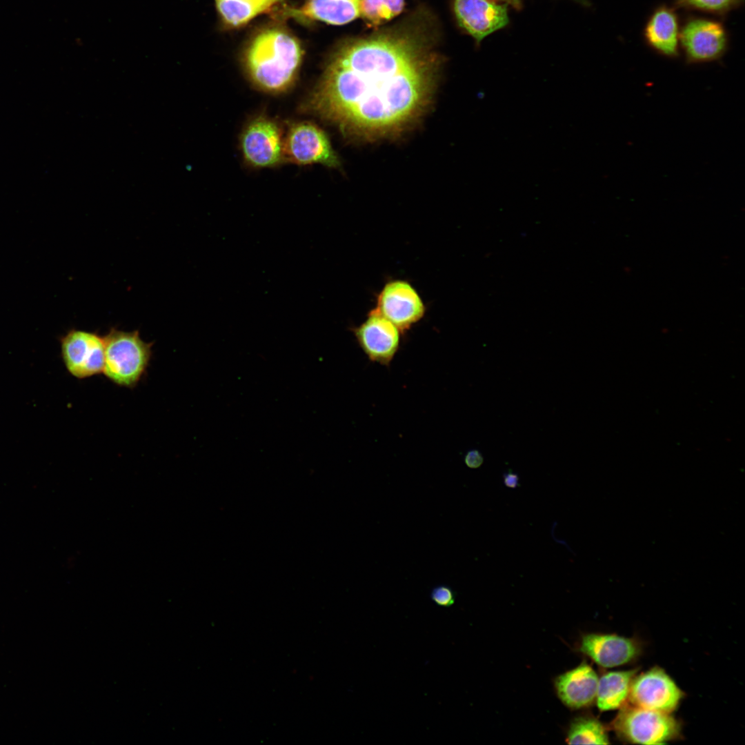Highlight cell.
Returning <instances> with one entry per match:
<instances>
[{
  "label": "cell",
  "mask_w": 745,
  "mask_h": 745,
  "mask_svg": "<svg viewBox=\"0 0 745 745\" xmlns=\"http://www.w3.org/2000/svg\"><path fill=\"white\" fill-rule=\"evenodd\" d=\"M684 696L674 681L660 668L655 667L633 677L628 695L633 706L670 713Z\"/></svg>",
  "instance_id": "9"
},
{
  "label": "cell",
  "mask_w": 745,
  "mask_h": 745,
  "mask_svg": "<svg viewBox=\"0 0 745 745\" xmlns=\"http://www.w3.org/2000/svg\"><path fill=\"white\" fill-rule=\"evenodd\" d=\"M677 8L724 16L739 8L744 0H674Z\"/></svg>",
  "instance_id": "21"
},
{
  "label": "cell",
  "mask_w": 745,
  "mask_h": 745,
  "mask_svg": "<svg viewBox=\"0 0 745 745\" xmlns=\"http://www.w3.org/2000/svg\"><path fill=\"white\" fill-rule=\"evenodd\" d=\"M636 673L637 670L612 671L598 678L595 699L601 711L618 709L626 705Z\"/></svg>",
  "instance_id": "17"
},
{
  "label": "cell",
  "mask_w": 745,
  "mask_h": 745,
  "mask_svg": "<svg viewBox=\"0 0 745 745\" xmlns=\"http://www.w3.org/2000/svg\"><path fill=\"white\" fill-rule=\"evenodd\" d=\"M284 139L279 126L264 117L255 119L245 128L241 147L246 161L257 168L272 167L284 159Z\"/></svg>",
  "instance_id": "8"
},
{
  "label": "cell",
  "mask_w": 745,
  "mask_h": 745,
  "mask_svg": "<svg viewBox=\"0 0 745 745\" xmlns=\"http://www.w3.org/2000/svg\"><path fill=\"white\" fill-rule=\"evenodd\" d=\"M226 13L235 21L248 22L268 10L278 0H217Z\"/></svg>",
  "instance_id": "20"
},
{
  "label": "cell",
  "mask_w": 745,
  "mask_h": 745,
  "mask_svg": "<svg viewBox=\"0 0 745 745\" xmlns=\"http://www.w3.org/2000/svg\"><path fill=\"white\" fill-rule=\"evenodd\" d=\"M430 598L439 606L450 607L455 602V594L450 587L442 584L433 588Z\"/></svg>",
  "instance_id": "22"
},
{
  "label": "cell",
  "mask_w": 745,
  "mask_h": 745,
  "mask_svg": "<svg viewBox=\"0 0 745 745\" xmlns=\"http://www.w3.org/2000/svg\"><path fill=\"white\" fill-rule=\"evenodd\" d=\"M497 2H503L507 5H510L515 9L519 10L522 7V0H495Z\"/></svg>",
  "instance_id": "25"
},
{
  "label": "cell",
  "mask_w": 745,
  "mask_h": 745,
  "mask_svg": "<svg viewBox=\"0 0 745 745\" xmlns=\"http://www.w3.org/2000/svg\"><path fill=\"white\" fill-rule=\"evenodd\" d=\"M400 332L395 325L375 309L372 310L368 318L354 329L357 342L368 359L382 365L390 364L397 352Z\"/></svg>",
  "instance_id": "12"
},
{
  "label": "cell",
  "mask_w": 745,
  "mask_h": 745,
  "mask_svg": "<svg viewBox=\"0 0 745 745\" xmlns=\"http://www.w3.org/2000/svg\"><path fill=\"white\" fill-rule=\"evenodd\" d=\"M680 25L675 9L666 4L657 6L643 29L646 44L658 54L676 58L679 55Z\"/></svg>",
  "instance_id": "13"
},
{
  "label": "cell",
  "mask_w": 745,
  "mask_h": 745,
  "mask_svg": "<svg viewBox=\"0 0 745 745\" xmlns=\"http://www.w3.org/2000/svg\"><path fill=\"white\" fill-rule=\"evenodd\" d=\"M425 21H408L344 42L304 110L348 135H397L424 112L441 64Z\"/></svg>",
  "instance_id": "1"
},
{
  "label": "cell",
  "mask_w": 745,
  "mask_h": 745,
  "mask_svg": "<svg viewBox=\"0 0 745 745\" xmlns=\"http://www.w3.org/2000/svg\"><path fill=\"white\" fill-rule=\"evenodd\" d=\"M284 159L298 165L320 163L337 168L339 159L326 134L314 123L292 124L284 139Z\"/></svg>",
  "instance_id": "6"
},
{
  "label": "cell",
  "mask_w": 745,
  "mask_h": 745,
  "mask_svg": "<svg viewBox=\"0 0 745 745\" xmlns=\"http://www.w3.org/2000/svg\"><path fill=\"white\" fill-rule=\"evenodd\" d=\"M61 357L67 370L78 379L103 372V337L95 332L71 329L60 338Z\"/></svg>",
  "instance_id": "7"
},
{
  "label": "cell",
  "mask_w": 745,
  "mask_h": 745,
  "mask_svg": "<svg viewBox=\"0 0 745 745\" xmlns=\"http://www.w3.org/2000/svg\"><path fill=\"white\" fill-rule=\"evenodd\" d=\"M302 56L301 47L292 34L281 29L270 28L252 41L245 63L257 87L268 92L280 93L292 85Z\"/></svg>",
  "instance_id": "2"
},
{
  "label": "cell",
  "mask_w": 745,
  "mask_h": 745,
  "mask_svg": "<svg viewBox=\"0 0 745 745\" xmlns=\"http://www.w3.org/2000/svg\"><path fill=\"white\" fill-rule=\"evenodd\" d=\"M404 0H361L360 15L371 27H377L391 20L402 11Z\"/></svg>",
  "instance_id": "19"
},
{
  "label": "cell",
  "mask_w": 745,
  "mask_h": 745,
  "mask_svg": "<svg viewBox=\"0 0 745 745\" xmlns=\"http://www.w3.org/2000/svg\"><path fill=\"white\" fill-rule=\"evenodd\" d=\"M612 726L620 739L641 744L667 743L677 738L681 730L670 713L627 705L620 708Z\"/></svg>",
  "instance_id": "4"
},
{
  "label": "cell",
  "mask_w": 745,
  "mask_h": 745,
  "mask_svg": "<svg viewBox=\"0 0 745 745\" xmlns=\"http://www.w3.org/2000/svg\"><path fill=\"white\" fill-rule=\"evenodd\" d=\"M375 309L401 332L408 330L425 312L424 302L418 292L404 280L386 283L377 297Z\"/></svg>",
  "instance_id": "10"
},
{
  "label": "cell",
  "mask_w": 745,
  "mask_h": 745,
  "mask_svg": "<svg viewBox=\"0 0 745 745\" xmlns=\"http://www.w3.org/2000/svg\"><path fill=\"white\" fill-rule=\"evenodd\" d=\"M598 677L586 662L559 675L555 686L559 698L568 708L590 706L596 698Z\"/></svg>",
  "instance_id": "15"
},
{
  "label": "cell",
  "mask_w": 745,
  "mask_h": 745,
  "mask_svg": "<svg viewBox=\"0 0 745 745\" xmlns=\"http://www.w3.org/2000/svg\"><path fill=\"white\" fill-rule=\"evenodd\" d=\"M566 742L569 744H608L606 728L596 718L590 715L575 718L570 723Z\"/></svg>",
  "instance_id": "18"
},
{
  "label": "cell",
  "mask_w": 745,
  "mask_h": 745,
  "mask_svg": "<svg viewBox=\"0 0 745 745\" xmlns=\"http://www.w3.org/2000/svg\"><path fill=\"white\" fill-rule=\"evenodd\" d=\"M504 484L510 488H516L519 486V476L511 470L503 474Z\"/></svg>",
  "instance_id": "24"
},
{
  "label": "cell",
  "mask_w": 745,
  "mask_h": 745,
  "mask_svg": "<svg viewBox=\"0 0 745 745\" xmlns=\"http://www.w3.org/2000/svg\"><path fill=\"white\" fill-rule=\"evenodd\" d=\"M507 6L495 0H453L459 26L477 43L508 25Z\"/></svg>",
  "instance_id": "11"
},
{
  "label": "cell",
  "mask_w": 745,
  "mask_h": 745,
  "mask_svg": "<svg viewBox=\"0 0 745 745\" xmlns=\"http://www.w3.org/2000/svg\"><path fill=\"white\" fill-rule=\"evenodd\" d=\"M573 1H577L578 3H582L584 5H586V3H587L586 0H573Z\"/></svg>",
  "instance_id": "26"
},
{
  "label": "cell",
  "mask_w": 745,
  "mask_h": 745,
  "mask_svg": "<svg viewBox=\"0 0 745 745\" xmlns=\"http://www.w3.org/2000/svg\"><path fill=\"white\" fill-rule=\"evenodd\" d=\"M729 44L728 31L716 19L689 17L681 26L679 46L688 63L711 62L721 59Z\"/></svg>",
  "instance_id": "5"
},
{
  "label": "cell",
  "mask_w": 745,
  "mask_h": 745,
  "mask_svg": "<svg viewBox=\"0 0 745 745\" xmlns=\"http://www.w3.org/2000/svg\"><path fill=\"white\" fill-rule=\"evenodd\" d=\"M579 650L604 668L627 664L637 657L639 645L633 639L614 634L590 633L581 640Z\"/></svg>",
  "instance_id": "14"
},
{
  "label": "cell",
  "mask_w": 745,
  "mask_h": 745,
  "mask_svg": "<svg viewBox=\"0 0 745 745\" xmlns=\"http://www.w3.org/2000/svg\"><path fill=\"white\" fill-rule=\"evenodd\" d=\"M361 0H306L296 11L309 19L343 25L360 15Z\"/></svg>",
  "instance_id": "16"
},
{
  "label": "cell",
  "mask_w": 745,
  "mask_h": 745,
  "mask_svg": "<svg viewBox=\"0 0 745 745\" xmlns=\"http://www.w3.org/2000/svg\"><path fill=\"white\" fill-rule=\"evenodd\" d=\"M103 339V374L119 386L135 387L149 366L153 343L144 341L139 330L128 332L115 328H111Z\"/></svg>",
  "instance_id": "3"
},
{
  "label": "cell",
  "mask_w": 745,
  "mask_h": 745,
  "mask_svg": "<svg viewBox=\"0 0 745 745\" xmlns=\"http://www.w3.org/2000/svg\"><path fill=\"white\" fill-rule=\"evenodd\" d=\"M464 463L470 468H478L484 463V457L480 451L473 449L467 452L464 457Z\"/></svg>",
  "instance_id": "23"
}]
</instances>
